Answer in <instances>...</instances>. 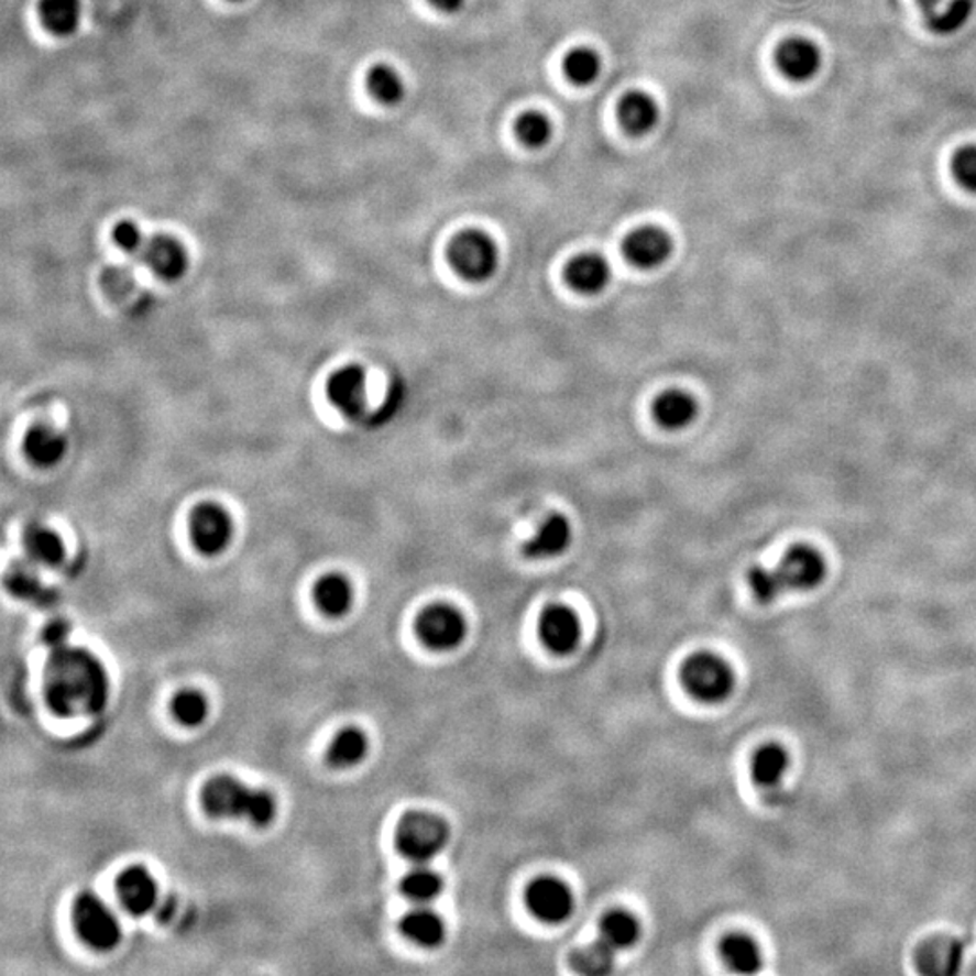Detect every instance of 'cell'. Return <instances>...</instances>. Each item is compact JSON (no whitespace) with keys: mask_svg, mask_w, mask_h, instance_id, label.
Returning a JSON list of instances; mask_svg holds the SVG:
<instances>
[{"mask_svg":"<svg viewBox=\"0 0 976 976\" xmlns=\"http://www.w3.org/2000/svg\"><path fill=\"white\" fill-rule=\"evenodd\" d=\"M326 393L331 404L351 420L364 415L368 405V376L360 365H346L329 376Z\"/></svg>","mask_w":976,"mask_h":976,"instance_id":"8fae6325","label":"cell"},{"mask_svg":"<svg viewBox=\"0 0 976 976\" xmlns=\"http://www.w3.org/2000/svg\"><path fill=\"white\" fill-rule=\"evenodd\" d=\"M42 24L55 35H72L80 22V0H42Z\"/></svg>","mask_w":976,"mask_h":976,"instance_id":"4dcf8cb0","label":"cell"},{"mask_svg":"<svg viewBox=\"0 0 976 976\" xmlns=\"http://www.w3.org/2000/svg\"><path fill=\"white\" fill-rule=\"evenodd\" d=\"M570 964L581 975H607V973H612L613 964H615V950L599 939V942L575 950L570 956Z\"/></svg>","mask_w":976,"mask_h":976,"instance_id":"1f68e13d","label":"cell"},{"mask_svg":"<svg viewBox=\"0 0 976 976\" xmlns=\"http://www.w3.org/2000/svg\"><path fill=\"white\" fill-rule=\"evenodd\" d=\"M612 268L597 253H582L567 266V281L579 294L595 295L607 288Z\"/></svg>","mask_w":976,"mask_h":976,"instance_id":"44dd1931","label":"cell"},{"mask_svg":"<svg viewBox=\"0 0 976 976\" xmlns=\"http://www.w3.org/2000/svg\"><path fill=\"white\" fill-rule=\"evenodd\" d=\"M232 522L227 511L213 503H205L194 508L190 516V537L194 547L205 556H218L230 545Z\"/></svg>","mask_w":976,"mask_h":976,"instance_id":"9c48e42d","label":"cell"},{"mask_svg":"<svg viewBox=\"0 0 976 976\" xmlns=\"http://www.w3.org/2000/svg\"><path fill=\"white\" fill-rule=\"evenodd\" d=\"M653 415L664 429H686L697 420L699 404L689 393L678 390L666 391L653 405Z\"/></svg>","mask_w":976,"mask_h":976,"instance_id":"603a6c76","label":"cell"},{"mask_svg":"<svg viewBox=\"0 0 976 976\" xmlns=\"http://www.w3.org/2000/svg\"><path fill=\"white\" fill-rule=\"evenodd\" d=\"M449 829L446 821L429 812H409L396 829V848L405 859L426 865L446 848Z\"/></svg>","mask_w":976,"mask_h":976,"instance_id":"277c9868","label":"cell"},{"mask_svg":"<svg viewBox=\"0 0 976 976\" xmlns=\"http://www.w3.org/2000/svg\"><path fill=\"white\" fill-rule=\"evenodd\" d=\"M44 699L62 719L92 716L106 708L109 678L92 653L72 646L53 649L44 668Z\"/></svg>","mask_w":976,"mask_h":976,"instance_id":"6da1fadb","label":"cell"},{"mask_svg":"<svg viewBox=\"0 0 976 976\" xmlns=\"http://www.w3.org/2000/svg\"><path fill=\"white\" fill-rule=\"evenodd\" d=\"M6 586L15 597L24 599V601H42L46 595V590L41 584V579L36 575L33 567L17 562L11 568L10 573L6 577Z\"/></svg>","mask_w":976,"mask_h":976,"instance_id":"74e56055","label":"cell"},{"mask_svg":"<svg viewBox=\"0 0 976 976\" xmlns=\"http://www.w3.org/2000/svg\"><path fill=\"white\" fill-rule=\"evenodd\" d=\"M720 953H722L725 966L731 972L739 973V975H754L764 966V958H761L758 944L749 936L728 935L722 942Z\"/></svg>","mask_w":976,"mask_h":976,"instance_id":"4316f807","label":"cell"},{"mask_svg":"<svg viewBox=\"0 0 976 976\" xmlns=\"http://www.w3.org/2000/svg\"><path fill=\"white\" fill-rule=\"evenodd\" d=\"M117 896L132 915H145L156 906L157 886L142 866H131L117 879Z\"/></svg>","mask_w":976,"mask_h":976,"instance_id":"2e32d148","label":"cell"},{"mask_svg":"<svg viewBox=\"0 0 976 976\" xmlns=\"http://www.w3.org/2000/svg\"><path fill=\"white\" fill-rule=\"evenodd\" d=\"M429 2L435 6L436 10L447 13V15H454L465 6V0H429Z\"/></svg>","mask_w":976,"mask_h":976,"instance_id":"b9f144b4","label":"cell"},{"mask_svg":"<svg viewBox=\"0 0 976 976\" xmlns=\"http://www.w3.org/2000/svg\"><path fill=\"white\" fill-rule=\"evenodd\" d=\"M821 51L807 39H789L776 51L779 72L792 81H810L821 69Z\"/></svg>","mask_w":976,"mask_h":976,"instance_id":"5bb4252c","label":"cell"},{"mask_svg":"<svg viewBox=\"0 0 976 976\" xmlns=\"http://www.w3.org/2000/svg\"><path fill=\"white\" fill-rule=\"evenodd\" d=\"M314 597L328 617H342L353 606V588L346 577L329 573L315 584Z\"/></svg>","mask_w":976,"mask_h":976,"instance_id":"d4e9b609","label":"cell"},{"mask_svg":"<svg viewBox=\"0 0 976 976\" xmlns=\"http://www.w3.org/2000/svg\"><path fill=\"white\" fill-rule=\"evenodd\" d=\"M671 253L673 239L662 228H638L624 241V255L637 268H658L671 257Z\"/></svg>","mask_w":976,"mask_h":976,"instance_id":"7c38bea8","label":"cell"},{"mask_svg":"<svg viewBox=\"0 0 976 976\" xmlns=\"http://www.w3.org/2000/svg\"><path fill=\"white\" fill-rule=\"evenodd\" d=\"M660 109L648 92L629 91L618 103V120L632 136H644L657 127Z\"/></svg>","mask_w":976,"mask_h":976,"instance_id":"ffe728a7","label":"cell"},{"mask_svg":"<svg viewBox=\"0 0 976 976\" xmlns=\"http://www.w3.org/2000/svg\"><path fill=\"white\" fill-rule=\"evenodd\" d=\"M526 904L531 915L548 924H559L572 915L573 896L570 888L553 877L534 880L526 891Z\"/></svg>","mask_w":976,"mask_h":976,"instance_id":"30bf717a","label":"cell"},{"mask_svg":"<svg viewBox=\"0 0 976 976\" xmlns=\"http://www.w3.org/2000/svg\"><path fill=\"white\" fill-rule=\"evenodd\" d=\"M368 87L373 98L384 106H396L405 97L402 76L396 73L395 67L387 64H376L375 67H371V72L368 73Z\"/></svg>","mask_w":976,"mask_h":976,"instance_id":"d6a6232c","label":"cell"},{"mask_svg":"<svg viewBox=\"0 0 976 976\" xmlns=\"http://www.w3.org/2000/svg\"><path fill=\"white\" fill-rule=\"evenodd\" d=\"M572 537V525L567 517L553 514L541 523L536 536L526 542L523 551L528 559H551L570 548Z\"/></svg>","mask_w":976,"mask_h":976,"instance_id":"d6986e66","label":"cell"},{"mask_svg":"<svg viewBox=\"0 0 976 976\" xmlns=\"http://www.w3.org/2000/svg\"><path fill=\"white\" fill-rule=\"evenodd\" d=\"M143 263L157 275V277L176 281L187 270V253L182 244L171 235H154L143 244Z\"/></svg>","mask_w":976,"mask_h":976,"instance_id":"e0dca14e","label":"cell"},{"mask_svg":"<svg viewBox=\"0 0 976 976\" xmlns=\"http://www.w3.org/2000/svg\"><path fill=\"white\" fill-rule=\"evenodd\" d=\"M964 962V946L953 936H935L917 952V969L922 975L952 976Z\"/></svg>","mask_w":976,"mask_h":976,"instance_id":"9a60e30c","label":"cell"},{"mask_svg":"<svg viewBox=\"0 0 976 976\" xmlns=\"http://www.w3.org/2000/svg\"><path fill=\"white\" fill-rule=\"evenodd\" d=\"M416 633L427 648L451 651L465 640V617L456 607L432 604L416 618Z\"/></svg>","mask_w":976,"mask_h":976,"instance_id":"ba28073f","label":"cell"},{"mask_svg":"<svg viewBox=\"0 0 976 976\" xmlns=\"http://www.w3.org/2000/svg\"><path fill=\"white\" fill-rule=\"evenodd\" d=\"M370 749L368 736L360 728L346 727L335 736L329 745L328 761L335 769H350L364 761Z\"/></svg>","mask_w":976,"mask_h":976,"instance_id":"83f0119b","label":"cell"},{"mask_svg":"<svg viewBox=\"0 0 976 976\" xmlns=\"http://www.w3.org/2000/svg\"><path fill=\"white\" fill-rule=\"evenodd\" d=\"M953 176L967 193L976 194V145L958 149L953 156Z\"/></svg>","mask_w":976,"mask_h":976,"instance_id":"f35d334b","label":"cell"},{"mask_svg":"<svg viewBox=\"0 0 976 976\" xmlns=\"http://www.w3.org/2000/svg\"><path fill=\"white\" fill-rule=\"evenodd\" d=\"M69 632H72L69 624H67L66 621L56 618V621H53V623H50L44 627V632H42V640H44V644L50 646L51 649H58L62 648V646H66Z\"/></svg>","mask_w":976,"mask_h":976,"instance_id":"60d3db41","label":"cell"},{"mask_svg":"<svg viewBox=\"0 0 976 976\" xmlns=\"http://www.w3.org/2000/svg\"><path fill=\"white\" fill-rule=\"evenodd\" d=\"M25 556L33 564L39 567L55 568L64 562L66 548L61 536L44 525L28 526L24 531Z\"/></svg>","mask_w":976,"mask_h":976,"instance_id":"cb8c5ba5","label":"cell"},{"mask_svg":"<svg viewBox=\"0 0 976 976\" xmlns=\"http://www.w3.org/2000/svg\"><path fill=\"white\" fill-rule=\"evenodd\" d=\"M73 924L87 946L98 952H111L122 941V928L106 902L95 893H80L73 904Z\"/></svg>","mask_w":976,"mask_h":976,"instance_id":"8992f818","label":"cell"},{"mask_svg":"<svg viewBox=\"0 0 976 976\" xmlns=\"http://www.w3.org/2000/svg\"><path fill=\"white\" fill-rule=\"evenodd\" d=\"M201 804L212 818L249 820L255 826L270 825L277 810L270 792L250 789L232 776L208 779L201 790Z\"/></svg>","mask_w":976,"mask_h":976,"instance_id":"3957f363","label":"cell"},{"mask_svg":"<svg viewBox=\"0 0 976 976\" xmlns=\"http://www.w3.org/2000/svg\"><path fill=\"white\" fill-rule=\"evenodd\" d=\"M174 719L185 727H198L208 714V702L198 691H179L171 703Z\"/></svg>","mask_w":976,"mask_h":976,"instance_id":"8d00e7d4","label":"cell"},{"mask_svg":"<svg viewBox=\"0 0 976 976\" xmlns=\"http://www.w3.org/2000/svg\"><path fill=\"white\" fill-rule=\"evenodd\" d=\"M402 893L416 904H427L441 896L443 880L429 868H416L402 879Z\"/></svg>","mask_w":976,"mask_h":976,"instance_id":"e575fe53","label":"cell"},{"mask_svg":"<svg viewBox=\"0 0 976 976\" xmlns=\"http://www.w3.org/2000/svg\"><path fill=\"white\" fill-rule=\"evenodd\" d=\"M564 73L568 80L575 86H590L597 80L602 72V61L597 51L592 47H573L567 56H564Z\"/></svg>","mask_w":976,"mask_h":976,"instance_id":"836d02e7","label":"cell"},{"mask_svg":"<svg viewBox=\"0 0 976 976\" xmlns=\"http://www.w3.org/2000/svg\"><path fill=\"white\" fill-rule=\"evenodd\" d=\"M539 635L551 653L568 655L581 640V623L570 607L556 604L542 612Z\"/></svg>","mask_w":976,"mask_h":976,"instance_id":"4fadbf2b","label":"cell"},{"mask_svg":"<svg viewBox=\"0 0 976 976\" xmlns=\"http://www.w3.org/2000/svg\"><path fill=\"white\" fill-rule=\"evenodd\" d=\"M112 239L120 249L134 253V255H140L143 244L147 241V239H143L142 230L132 221H120L112 230Z\"/></svg>","mask_w":976,"mask_h":976,"instance_id":"ab89813d","label":"cell"},{"mask_svg":"<svg viewBox=\"0 0 976 976\" xmlns=\"http://www.w3.org/2000/svg\"><path fill=\"white\" fill-rule=\"evenodd\" d=\"M640 936V926L632 913L623 910H613L604 915L601 922V941L607 946L621 952L632 947Z\"/></svg>","mask_w":976,"mask_h":976,"instance_id":"f1b7e54d","label":"cell"},{"mask_svg":"<svg viewBox=\"0 0 976 976\" xmlns=\"http://www.w3.org/2000/svg\"><path fill=\"white\" fill-rule=\"evenodd\" d=\"M67 441L62 432L46 424L31 427L24 436V454L36 467H53L66 454Z\"/></svg>","mask_w":976,"mask_h":976,"instance_id":"7402d4cb","label":"cell"},{"mask_svg":"<svg viewBox=\"0 0 976 976\" xmlns=\"http://www.w3.org/2000/svg\"><path fill=\"white\" fill-rule=\"evenodd\" d=\"M449 261L461 277L472 283H483L496 274L500 250L489 233L467 230L452 239Z\"/></svg>","mask_w":976,"mask_h":976,"instance_id":"52a82bcc","label":"cell"},{"mask_svg":"<svg viewBox=\"0 0 976 976\" xmlns=\"http://www.w3.org/2000/svg\"><path fill=\"white\" fill-rule=\"evenodd\" d=\"M787 769H789V754L785 753L783 747L776 744L765 745L761 749L756 750L753 765H750L754 781L761 787L778 785L783 779Z\"/></svg>","mask_w":976,"mask_h":976,"instance_id":"f546056e","label":"cell"},{"mask_svg":"<svg viewBox=\"0 0 976 976\" xmlns=\"http://www.w3.org/2000/svg\"><path fill=\"white\" fill-rule=\"evenodd\" d=\"M924 21L936 35H953L972 19L973 0H917Z\"/></svg>","mask_w":976,"mask_h":976,"instance_id":"ac0fdd59","label":"cell"},{"mask_svg":"<svg viewBox=\"0 0 976 976\" xmlns=\"http://www.w3.org/2000/svg\"><path fill=\"white\" fill-rule=\"evenodd\" d=\"M683 688L700 702H724L733 693L734 673L728 664L711 653H697L682 666Z\"/></svg>","mask_w":976,"mask_h":976,"instance_id":"5b68a950","label":"cell"},{"mask_svg":"<svg viewBox=\"0 0 976 976\" xmlns=\"http://www.w3.org/2000/svg\"><path fill=\"white\" fill-rule=\"evenodd\" d=\"M826 572L829 568L821 551L809 545H796L775 568H750V592L761 604H772L785 593L815 590L825 581Z\"/></svg>","mask_w":976,"mask_h":976,"instance_id":"7a4b0ae2","label":"cell"},{"mask_svg":"<svg viewBox=\"0 0 976 976\" xmlns=\"http://www.w3.org/2000/svg\"><path fill=\"white\" fill-rule=\"evenodd\" d=\"M550 118L539 111H528L517 118L516 134L526 147L541 149L551 140Z\"/></svg>","mask_w":976,"mask_h":976,"instance_id":"d590c367","label":"cell"},{"mask_svg":"<svg viewBox=\"0 0 976 976\" xmlns=\"http://www.w3.org/2000/svg\"><path fill=\"white\" fill-rule=\"evenodd\" d=\"M402 933L421 947L440 946L446 939V924L441 917L427 908H416L402 919Z\"/></svg>","mask_w":976,"mask_h":976,"instance_id":"484cf974","label":"cell"}]
</instances>
